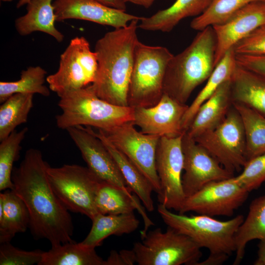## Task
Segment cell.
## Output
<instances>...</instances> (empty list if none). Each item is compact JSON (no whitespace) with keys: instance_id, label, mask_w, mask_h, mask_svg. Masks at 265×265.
Wrapping results in <instances>:
<instances>
[{"instance_id":"cell-3","label":"cell","mask_w":265,"mask_h":265,"mask_svg":"<svg viewBox=\"0 0 265 265\" xmlns=\"http://www.w3.org/2000/svg\"><path fill=\"white\" fill-rule=\"evenodd\" d=\"M216 47L212 26L199 31L189 46L169 61L163 94L186 104L194 90L207 80L214 70Z\"/></svg>"},{"instance_id":"cell-8","label":"cell","mask_w":265,"mask_h":265,"mask_svg":"<svg viewBox=\"0 0 265 265\" xmlns=\"http://www.w3.org/2000/svg\"><path fill=\"white\" fill-rule=\"evenodd\" d=\"M51 186L60 202L69 211L79 213L91 220L98 212L95 204L101 181L87 167L64 164L47 168Z\"/></svg>"},{"instance_id":"cell-13","label":"cell","mask_w":265,"mask_h":265,"mask_svg":"<svg viewBox=\"0 0 265 265\" xmlns=\"http://www.w3.org/2000/svg\"><path fill=\"white\" fill-rule=\"evenodd\" d=\"M234 177L212 182L186 197L179 213L194 212L212 217L232 216L246 201L249 193Z\"/></svg>"},{"instance_id":"cell-20","label":"cell","mask_w":265,"mask_h":265,"mask_svg":"<svg viewBox=\"0 0 265 265\" xmlns=\"http://www.w3.org/2000/svg\"><path fill=\"white\" fill-rule=\"evenodd\" d=\"M138 197L116 186L101 181L97 190L95 204L97 212L103 214H120L133 212L136 210L142 216L144 229L141 232L142 237L149 226L154 223L147 215L144 207Z\"/></svg>"},{"instance_id":"cell-23","label":"cell","mask_w":265,"mask_h":265,"mask_svg":"<svg viewBox=\"0 0 265 265\" xmlns=\"http://www.w3.org/2000/svg\"><path fill=\"white\" fill-rule=\"evenodd\" d=\"M53 0H30L26 4L27 12L16 19L15 26L22 36L41 31L53 37L57 42L63 40L64 35L55 27L56 21Z\"/></svg>"},{"instance_id":"cell-34","label":"cell","mask_w":265,"mask_h":265,"mask_svg":"<svg viewBox=\"0 0 265 265\" xmlns=\"http://www.w3.org/2000/svg\"><path fill=\"white\" fill-rule=\"evenodd\" d=\"M265 0H212L207 9L191 22L190 27L200 31L209 26L221 24L246 5Z\"/></svg>"},{"instance_id":"cell-22","label":"cell","mask_w":265,"mask_h":265,"mask_svg":"<svg viewBox=\"0 0 265 265\" xmlns=\"http://www.w3.org/2000/svg\"><path fill=\"white\" fill-rule=\"evenodd\" d=\"M212 0H176L169 7L148 17H141L138 28L148 31L169 32L179 22L189 17L198 16L208 7Z\"/></svg>"},{"instance_id":"cell-41","label":"cell","mask_w":265,"mask_h":265,"mask_svg":"<svg viewBox=\"0 0 265 265\" xmlns=\"http://www.w3.org/2000/svg\"><path fill=\"white\" fill-rule=\"evenodd\" d=\"M254 265H265V240H260L258 244V256Z\"/></svg>"},{"instance_id":"cell-9","label":"cell","mask_w":265,"mask_h":265,"mask_svg":"<svg viewBox=\"0 0 265 265\" xmlns=\"http://www.w3.org/2000/svg\"><path fill=\"white\" fill-rule=\"evenodd\" d=\"M98 69L95 52L83 36L72 39L61 54L58 70L46 80L49 89L61 97L70 92L91 84Z\"/></svg>"},{"instance_id":"cell-42","label":"cell","mask_w":265,"mask_h":265,"mask_svg":"<svg viewBox=\"0 0 265 265\" xmlns=\"http://www.w3.org/2000/svg\"><path fill=\"white\" fill-rule=\"evenodd\" d=\"M111 8L120 10L126 11V6L119 0H95Z\"/></svg>"},{"instance_id":"cell-36","label":"cell","mask_w":265,"mask_h":265,"mask_svg":"<svg viewBox=\"0 0 265 265\" xmlns=\"http://www.w3.org/2000/svg\"><path fill=\"white\" fill-rule=\"evenodd\" d=\"M43 252L40 249L23 250L10 242L2 243L0 246V265H38Z\"/></svg>"},{"instance_id":"cell-17","label":"cell","mask_w":265,"mask_h":265,"mask_svg":"<svg viewBox=\"0 0 265 265\" xmlns=\"http://www.w3.org/2000/svg\"><path fill=\"white\" fill-rule=\"evenodd\" d=\"M265 25V1H255L240 9L224 23L212 26L216 40L215 65L229 50Z\"/></svg>"},{"instance_id":"cell-25","label":"cell","mask_w":265,"mask_h":265,"mask_svg":"<svg viewBox=\"0 0 265 265\" xmlns=\"http://www.w3.org/2000/svg\"><path fill=\"white\" fill-rule=\"evenodd\" d=\"M91 228L80 244L95 248L101 245L106 238L114 235L121 236L135 231L139 221L133 212L120 214L97 213L92 219Z\"/></svg>"},{"instance_id":"cell-33","label":"cell","mask_w":265,"mask_h":265,"mask_svg":"<svg viewBox=\"0 0 265 265\" xmlns=\"http://www.w3.org/2000/svg\"><path fill=\"white\" fill-rule=\"evenodd\" d=\"M28 131L27 127L20 131L15 130L0 141V190L13 189L12 174L14 162L18 160L21 144Z\"/></svg>"},{"instance_id":"cell-43","label":"cell","mask_w":265,"mask_h":265,"mask_svg":"<svg viewBox=\"0 0 265 265\" xmlns=\"http://www.w3.org/2000/svg\"><path fill=\"white\" fill-rule=\"evenodd\" d=\"M121 2L126 4L127 2H131L135 4L142 6L148 8L153 4L156 0H119Z\"/></svg>"},{"instance_id":"cell-38","label":"cell","mask_w":265,"mask_h":265,"mask_svg":"<svg viewBox=\"0 0 265 265\" xmlns=\"http://www.w3.org/2000/svg\"><path fill=\"white\" fill-rule=\"evenodd\" d=\"M238 65L265 77V55L237 54Z\"/></svg>"},{"instance_id":"cell-4","label":"cell","mask_w":265,"mask_h":265,"mask_svg":"<svg viewBox=\"0 0 265 265\" xmlns=\"http://www.w3.org/2000/svg\"><path fill=\"white\" fill-rule=\"evenodd\" d=\"M58 106L62 112L55 117L56 123L62 130L85 126L106 130L133 120V108L102 100L91 84L63 95Z\"/></svg>"},{"instance_id":"cell-14","label":"cell","mask_w":265,"mask_h":265,"mask_svg":"<svg viewBox=\"0 0 265 265\" xmlns=\"http://www.w3.org/2000/svg\"><path fill=\"white\" fill-rule=\"evenodd\" d=\"M184 157L182 183L186 197L213 181L231 178L234 173L224 168L206 149L189 137L186 132L182 137Z\"/></svg>"},{"instance_id":"cell-28","label":"cell","mask_w":265,"mask_h":265,"mask_svg":"<svg viewBox=\"0 0 265 265\" xmlns=\"http://www.w3.org/2000/svg\"><path fill=\"white\" fill-rule=\"evenodd\" d=\"M254 239L265 240V195L252 201L246 218L235 234L236 257L233 265L241 263L247 244Z\"/></svg>"},{"instance_id":"cell-12","label":"cell","mask_w":265,"mask_h":265,"mask_svg":"<svg viewBox=\"0 0 265 265\" xmlns=\"http://www.w3.org/2000/svg\"><path fill=\"white\" fill-rule=\"evenodd\" d=\"M160 137L156 150V167L161 190L158 194L159 204L178 212L186 199L182 178L184 157L182 137Z\"/></svg>"},{"instance_id":"cell-2","label":"cell","mask_w":265,"mask_h":265,"mask_svg":"<svg viewBox=\"0 0 265 265\" xmlns=\"http://www.w3.org/2000/svg\"><path fill=\"white\" fill-rule=\"evenodd\" d=\"M138 21L133 20L126 26L106 33L95 46L98 69L91 86L100 98L114 105L128 106Z\"/></svg>"},{"instance_id":"cell-40","label":"cell","mask_w":265,"mask_h":265,"mask_svg":"<svg viewBox=\"0 0 265 265\" xmlns=\"http://www.w3.org/2000/svg\"><path fill=\"white\" fill-rule=\"evenodd\" d=\"M230 256L225 253H210L205 260L199 262L196 265H219L226 262Z\"/></svg>"},{"instance_id":"cell-45","label":"cell","mask_w":265,"mask_h":265,"mask_svg":"<svg viewBox=\"0 0 265 265\" xmlns=\"http://www.w3.org/2000/svg\"><path fill=\"white\" fill-rule=\"evenodd\" d=\"M0 0L4 2H10V1H13V0Z\"/></svg>"},{"instance_id":"cell-29","label":"cell","mask_w":265,"mask_h":265,"mask_svg":"<svg viewBox=\"0 0 265 265\" xmlns=\"http://www.w3.org/2000/svg\"><path fill=\"white\" fill-rule=\"evenodd\" d=\"M95 248L84 246L74 241L52 246L44 251L38 265H105Z\"/></svg>"},{"instance_id":"cell-5","label":"cell","mask_w":265,"mask_h":265,"mask_svg":"<svg viewBox=\"0 0 265 265\" xmlns=\"http://www.w3.org/2000/svg\"><path fill=\"white\" fill-rule=\"evenodd\" d=\"M157 210L167 226L188 236L201 248L208 249L210 253L230 256L236 251L235 236L244 219L242 215L220 221L204 214L176 213L161 204Z\"/></svg>"},{"instance_id":"cell-19","label":"cell","mask_w":265,"mask_h":265,"mask_svg":"<svg viewBox=\"0 0 265 265\" xmlns=\"http://www.w3.org/2000/svg\"><path fill=\"white\" fill-rule=\"evenodd\" d=\"M232 106L230 79L200 106L186 133L194 139L214 129L223 121Z\"/></svg>"},{"instance_id":"cell-7","label":"cell","mask_w":265,"mask_h":265,"mask_svg":"<svg viewBox=\"0 0 265 265\" xmlns=\"http://www.w3.org/2000/svg\"><path fill=\"white\" fill-rule=\"evenodd\" d=\"M141 242L134 243L135 262L138 265H196L202 253L188 236L167 226L147 232Z\"/></svg>"},{"instance_id":"cell-24","label":"cell","mask_w":265,"mask_h":265,"mask_svg":"<svg viewBox=\"0 0 265 265\" xmlns=\"http://www.w3.org/2000/svg\"><path fill=\"white\" fill-rule=\"evenodd\" d=\"M29 214L22 199L12 189L0 193V243L10 242L29 228Z\"/></svg>"},{"instance_id":"cell-26","label":"cell","mask_w":265,"mask_h":265,"mask_svg":"<svg viewBox=\"0 0 265 265\" xmlns=\"http://www.w3.org/2000/svg\"><path fill=\"white\" fill-rule=\"evenodd\" d=\"M96 134L102 140L115 160L131 191L134 193L149 212L154 210L153 187L141 171L123 153L116 148L99 131Z\"/></svg>"},{"instance_id":"cell-27","label":"cell","mask_w":265,"mask_h":265,"mask_svg":"<svg viewBox=\"0 0 265 265\" xmlns=\"http://www.w3.org/2000/svg\"><path fill=\"white\" fill-rule=\"evenodd\" d=\"M233 48L229 50L215 66L200 91L186 112L182 121L183 130L186 132L200 106L207 101L225 81L230 80L238 63Z\"/></svg>"},{"instance_id":"cell-37","label":"cell","mask_w":265,"mask_h":265,"mask_svg":"<svg viewBox=\"0 0 265 265\" xmlns=\"http://www.w3.org/2000/svg\"><path fill=\"white\" fill-rule=\"evenodd\" d=\"M233 48L237 54L265 55V25L255 29Z\"/></svg>"},{"instance_id":"cell-30","label":"cell","mask_w":265,"mask_h":265,"mask_svg":"<svg viewBox=\"0 0 265 265\" xmlns=\"http://www.w3.org/2000/svg\"><path fill=\"white\" fill-rule=\"evenodd\" d=\"M33 94H15L0 106V141L7 137L20 125L26 122L33 106Z\"/></svg>"},{"instance_id":"cell-31","label":"cell","mask_w":265,"mask_h":265,"mask_svg":"<svg viewBox=\"0 0 265 265\" xmlns=\"http://www.w3.org/2000/svg\"><path fill=\"white\" fill-rule=\"evenodd\" d=\"M233 106L242 121L248 161L265 153V117L245 106L237 104H233Z\"/></svg>"},{"instance_id":"cell-15","label":"cell","mask_w":265,"mask_h":265,"mask_svg":"<svg viewBox=\"0 0 265 265\" xmlns=\"http://www.w3.org/2000/svg\"><path fill=\"white\" fill-rule=\"evenodd\" d=\"M66 131L92 173L101 181L132 192L113 157L92 129L80 126Z\"/></svg>"},{"instance_id":"cell-10","label":"cell","mask_w":265,"mask_h":265,"mask_svg":"<svg viewBox=\"0 0 265 265\" xmlns=\"http://www.w3.org/2000/svg\"><path fill=\"white\" fill-rule=\"evenodd\" d=\"M194 139L224 168L233 173L241 170L247 161L242 121L233 106L223 121L216 128Z\"/></svg>"},{"instance_id":"cell-35","label":"cell","mask_w":265,"mask_h":265,"mask_svg":"<svg viewBox=\"0 0 265 265\" xmlns=\"http://www.w3.org/2000/svg\"><path fill=\"white\" fill-rule=\"evenodd\" d=\"M235 180L248 192L258 188L265 182V153L247 161Z\"/></svg>"},{"instance_id":"cell-44","label":"cell","mask_w":265,"mask_h":265,"mask_svg":"<svg viewBox=\"0 0 265 265\" xmlns=\"http://www.w3.org/2000/svg\"><path fill=\"white\" fill-rule=\"evenodd\" d=\"M30 0H19L16 4L17 8H19L25 4H26Z\"/></svg>"},{"instance_id":"cell-6","label":"cell","mask_w":265,"mask_h":265,"mask_svg":"<svg viewBox=\"0 0 265 265\" xmlns=\"http://www.w3.org/2000/svg\"><path fill=\"white\" fill-rule=\"evenodd\" d=\"M173 55L165 47L137 42L127 94L128 106L150 107L160 101L166 68Z\"/></svg>"},{"instance_id":"cell-1","label":"cell","mask_w":265,"mask_h":265,"mask_svg":"<svg viewBox=\"0 0 265 265\" xmlns=\"http://www.w3.org/2000/svg\"><path fill=\"white\" fill-rule=\"evenodd\" d=\"M49 166L39 150L29 149L19 166L14 167L12 180V190L28 210L32 236L37 240H48L52 246L73 241L74 226L69 211L51 186Z\"/></svg>"},{"instance_id":"cell-32","label":"cell","mask_w":265,"mask_h":265,"mask_svg":"<svg viewBox=\"0 0 265 265\" xmlns=\"http://www.w3.org/2000/svg\"><path fill=\"white\" fill-rule=\"evenodd\" d=\"M46 71L40 66H30L23 70L20 79L14 81L0 82V103L17 93L50 95V89L44 85Z\"/></svg>"},{"instance_id":"cell-11","label":"cell","mask_w":265,"mask_h":265,"mask_svg":"<svg viewBox=\"0 0 265 265\" xmlns=\"http://www.w3.org/2000/svg\"><path fill=\"white\" fill-rule=\"evenodd\" d=\"M134 125L132 122H128L108 130H98L136 166L159 194L161 187L156 167V154L160 137L138 132Z\"/></svg>"},{"instance_id":"cell-21","label":"cell","mask_w":265,"mask_h":265,"mask_svg":"<svg viewBox=\"0 0 265 265\" xmlns=\"http://www.w3.org/2000/svg\"><path fill=\"white\" fill-rule=\"evenodd\" d=\"M230 87L232 104L247 106L265 117V77L238 64Z\"/></svg>"},{"instance_id":"cell-39","label":"cell","mask_w":265,"mask_h":265,"mask_svg":"<svg viewBox=\"0 0 265 265\" xmlns=\"http://www.w3.org/2000/svg\"><path fill=\"white\" fill-rule=\"evenodd\" d=\"M135 262V257L133 250H122L119 252L112 250L106 260L105 265H132Z\"/></svg>"},{"instance_id":"cell-16","label":"cell","mask_w":265,"mask_h":265,"mask_svg":"<svg viewBox=\"0 0 265 265\" xmlns=\"http://www.w3.org/2000/svg\"><path fill=\"white\" fill-rule=\"evenodd\" d=\"M188 107L163 94L155 106L134 108L133 123L144 133L159 137H176L185 132L182 121Z\"/></svg>"},{"instance_id":"cell-18","label":"cell","mask_w":265,"mask_h":265,"mask_svg":"<svg viewBox=\"0 0 265 265\" xmlns=\"http://www.w3.org/2000/svg\"><path fill=\"white\" fill-rule=\"evenodd\" d=\"M56 21L78 19L118 28L141 17L106 6L95 0H54Z\"/></svg>"}]
</instances>
